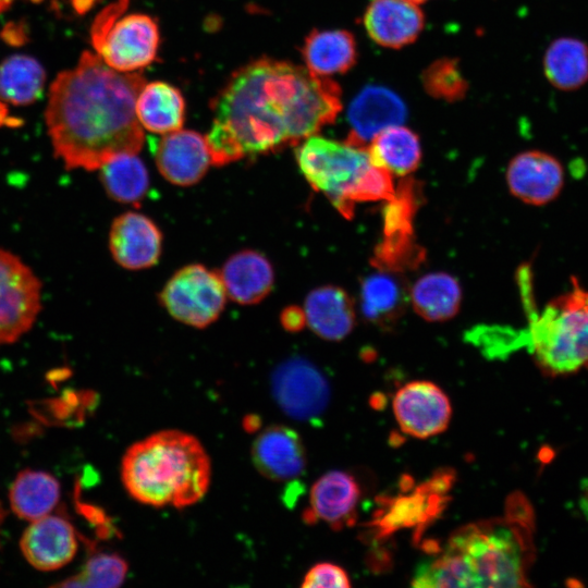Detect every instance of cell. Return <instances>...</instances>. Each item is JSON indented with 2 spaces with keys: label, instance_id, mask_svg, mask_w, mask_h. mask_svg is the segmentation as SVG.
<instances>
[{
  "label": "cell",
  "instance_id": "cell-1",
  "mask_svg": "<svg viewBox=\"0 0 588 588\" xmlns=\"http://www.w3.org/2000/svg\"><path fill=\"white\" fill-rule=\"evenodd\" d=\"M341 91L306 68L259 59L238 70L213 103L206 136L212 164L295 145L333 123Z\"/></svg>",
  "mask_w": 588,
  "mask_h": 588
},
{
  "label": "cell",
  "instance_id": "cell-2",
  "mask_svg": "<svg viewBox=\"0 0 588 588\" xmlns=\"http://www.w3.org/2000/svg\"><path fill=\"white\" fill-rule=\"evenodd\" d=\"M144 84L140 74L117 71L90 51L57 76L45 119L53 152L65 168L96 170L139 151L144 133L135 105Z\"/></svg>",
  "mask_w": 588,
  "mask_h": 588
},
{
  "label": "cell",
  "instance_id": "cell-3",
  "mask_svg": "<svg viewBox=\"0 0 588 588\" xmlns=\"http://www.w3.org/2000/svg\"><path fill=\"white\" fill-rule=\"evenodd\" d=\"M535 558L534 515L514 494L506 515L457 529L442 553L416 569L415 587H528Z\"/></svg>",
  "mask_w": 588,
  "mask_h": 588
},
{
  "label": "cell",
  "instance_id": "cell-4",
  "mask_svg": "<svg viewBox=\"0 0 588 588\" xmlns=\"http://www.w3.org/2000/svg\"><path fill=\"white\" fill-rule=\"evenodd\" d=\"M121 476L136 501L160 507H186L206 494L211 466L194 436L163 430L134 443L122 460Z\"/></svg>",
  "mask_w": 588,
  "mask_h": 588
},
{
  "label": "cell",
  "instance_id": "cell-5",
  "mask_svg": "<svg viewBox=\"0 0 588 588\" xmlns=\"http://www.w3.org/2000/svg\"><path fill=\"white\" fill-rule=\"evenodd\" d=\"M520 285L529 323L527 329L511 331V350L527 347L548 377L588 370V290L573 277L571 289L538 314L531 307L530 284Z\"/></svg>",
  "mask_w": 588,
  "mask_h": 588
},
{
  "label": "cell",
  "instance_id": "cell-6",
  "mask_svg": "<svg viewBox=\"0 0 588 588\" xmlns=\"http://www.w3.org/2000/svg\"><path fill=\"white\" fill-rule=\"evenodd\" d=\"M296 161L311 187L351 218L373 167L367 147L311 135L297 147Z\"/></svg>",
  "mask_w": 588,
  "mask_h": 588
},
{
  "label": "cell",
  "instance_id": "cell-7",
  "mask_svg": "<svg viewBox=\"0 0 588 588\" xmlns=\"http://www.w3.org/2000/svg\"><path fill=\"white\" fill-rule=\"evenodd\" d=\"M128 0H118L96 19L91 41L100 58L120 72H135L149 65L157 56L159 29L146 14L123 15Z\"/></svg>",
  "mask_w": 588,
  "mask_h": 588
},
{
  "label": "cell",
  "instance_id": "cell-8",
  "mask_svg": "<svg viewBox=\"0 0 588 588\" xmlns=\"http://www.w3.org/2000/svg\"><path fill=\"white\" fill-rule=\"evenodd\" d=\"M226 292L218 272L193 264L179 269L166 283L159 299L176 320L205 328L218 319Z\"/></svg>",
  "mask_w": 588,
  "mask_h": 588
},
{
  "label": "cell",
  "instance_id": "cell-9",
  "mask_svg": "<svg viewBox=\"0 0 588 588\" xmlns=\"http://www.w3.org/2000/svg\"><path fill=\"white\" fill-rule=\"evenodd\" d=\"M40 309V280L19 256L0 248V345L28 332Z\"/></svg>",
  "mask_w": 588,
  "mask_h": 588
},
{
  "label": "cell",
  "instance_id": "cell-10",
  "mask_svg": "<svg viewBox=\"0 0 588 588\" xmlns=\"http://www.w3.org/2000/svg\"><path fill=\"white\" fill-rule=\"evenodd\" d=\"M271 385L282 411L298 420L316 419L330 400L327 379L314 364L301 357L280 364L272 373Z\"/></svg>",
  "mask_w": 588,
  "mask_h": 588
},
{
  "label": "cell",
  "instance_id": "cell-11",
  "mask_svg": "<svg viewBox=\"0 0 588 588\" xmlns=\"http://www.w3.org/2000/svg\"><path fill=\"white\" fill-rule=\"evenodd\" d=\"M392 405L402 431L418 439L443 432L452 416L448 395L430 381L406 383L396 391Z\"/></svg>",
  "mask_w": 588,
  "mask_h": 588
},
{
  "label": "cell",
  "instance_id": "cell-12",
  "mask_svg": "<svg viewBox=\"0 0 588 588\" xmlns=\"http://www.w3.org/2000/svg\"><path fill=\"white\" fill-rule=\"evenodd\" d=\"M506 183L512 195L525 204L543 206L561 194L565 183L564 168L550 154L524 151L509 163Z\"/></svg>",
  "mask_w": 588,
  "mask_h": 588
},
{
  "label": "cell",
  "instance_id": "cell-13",
  "mask_svg": "<svg viewBox=\"0 0 588 588\" xmlns=\"http://www.w3.org/2000/svg\"><path fill=\"white\" fill-rule=\"evenodd\" d=\"M109 248L113 259L123 268H149L160 258L162 234L147 216L127 211L113 220L109 232Z\"/></svg>",
  "mask_w": 588,
  "mask_h": 588
},
{
  "label": "cell",
  "instance_id": "cell-14",
  "mask_svg": "<svg viewBox=\"0 0 588 588\" xmlns=\"http://www.w3.org/2000/svg\"><path fill=\"white\" fill-rule=\"evenodd\" d=\"M156 163L162 176L177 186L194 185L212 163L206 137L189 130L166 134L156 149Z\"/></svg>",
  "mask_w": 588,
  "mask_h": 588
},
{
  "label": "cell",
  "instance_id": "cell-15",
  "mask_svg": "<svg viewBox=\"0 0 588 588\" xmlns=\"http://www.w3.org/2000/svg\"><path fill=\"white\" fill-rule=\"evenodd\" d=\"M20 547L32 566L39 571H54L72 561L77 551V539L68 519L49 514L30 523Z\"/></svg>",
  "mask_w": 588,
  "mask_h": 588
},
{
  "label": "cell",
  "instance_id": "cell-16",
  "mask_svg": "<svg viewBox=\"0 0 588 588\" xmlns=\"http://www.w3.org/2000/svg\"><path fill=\"white\" fill-rule=\"evenodd\" d=\"M407 111L403 100L389 88L369 85L350 105L347 142L365 147L387 127L400 125Z\"/></svg>",
  "mask_w": 588,
  "mask_h": 588
},
{
  "label": "cell",
  "instance_id": "cell-17",
  "mask_svg": "<svg viewBox=\"0 0 588 588\" xmlns=\"http://www.w3.org/2000/svg\"><path fill=\"white\" fill-rule=\"evenodd\" d=\"M360 490L356 479L348 473L331 470L319 477L309 493V506L304 520H319L335 529L351 526L356 520V509Z\"/></svg>",
  "mask_w": 588,
  "mask_h": 588
},
{
  "label": "cell",
  "instance_id": "cell-18",
  "mask_svg": "<svg viewBox=\"0 0 588 588\" xmlns=\"http://www.w3.org/2000/svg\"><path fill=\"white\" fill-rule=\"evenodd\" d=\"M252 457L258 471L275 481L294 479L306 467L302 438L294 429L283 425L270 426L256 437Z\"/></svg>",
  "mask_w": 588,
  "mask_h": 588
},
{
  "label": "cell",
  "instance_id": "cell-19",
  "mask_svg": "<svg viewBox=\"0 0 588 588\" xmlns=\"http://www.w3.org/2000/svg\"><path fill=\"white\" fill-rule=\"evenodd\" d=\"M364 25L378 45L401 48L418 37L424 15L411 0H373L366 10Z\"/></svg>",
  "mask_w": 588,
  "mask_h": 588
},
{
  "label": "cell",
  "instance_id": "cell-20",
  "mask_svg": "<svg viewBox=\"0 0 588 588\" xmlns=\"http://www.w3.org/2000/svg\"><path fill=\"white\" fill-rule=\"evenodd\" d=\"M220 277L226 294L243 305L262 301L272 290L274 271L269 259L257 250L245 249L232 255Z\"/></svg>",
  "mask_w": 588,
  "mask_h": 588
},
{
  "label": "cell",
  "instance_id": "cell-21",
  "mask_svg": "<svg viewBox=\"0 0 588 588\" xmlns=\"http://www.w3.org/2000/svg\"><path fill=\"white\" fill-rule=\"evenodd\" d=\"M306 324L320 338L340 341L353 329L354 305L341 287L323 285L313 290L305 299Z\"/></svg>",
  "mask_w": 588,
  "mask_h": 588
},
{
  "label": "cell",
  "instance_id": "cell-22",
  "mask_svg": "<svg viewBox=\"0 0 588 588\" xmlns=\"http://www.w3.org/2000/svg\"><path fill=\"white\" fill-rule=\"evenodd\" d=\"M303 57L310 73L328 77L355 64L356 42L346 30H314L305 39Z\"/></svg>",
  "mask_w": 588,
  "mask_h": 588
},
{
  "label": "cell",
  "instance_id": "cell-23",
  "mask_svg": "<svg viewBox=\"0 0 588 588\" xmlns=\"http://www.w3.org/2000/svg\"><path fill=\"white\" fill-rule=\"evenodd\" d=\"M139 124L151 133L168 134L181 128L185 105L179 89L163 82L142 87L135 105Z\"/></svg>",
  "mask_w": 588,
  "mask_h": 588
},
{
  "label": "cell",
  "instance_id": "cell-24",
  "mask_svg": "<svg viewBox=\"0 0 588 588\" xmlns=\"http://www.w3.org/2000/svg\"><path fill=\"white\" fill-rule=\"evenodd\" d=\"M9 499L17 517L33 522L49 515L56 507L60 500V483L49 473L24 469L12 482Z\"/></svg>",
  "mask_w": 588,
  "mask_h": 588
},
{
  "label": "cell",
  "instance_id": "cell-25",
  "mask_svg": "<svg viewBox=\"0 0 588 588\" xmlns=\"http://www.w3.org/2000/svg\"><path fill=\"white\" fill-rule=\"evenodd\" d=\"M367 150L375 166L400 176L415 171L421 158L418 136L401 125L390 126L378 133Z\"/></svg>",
  "mask_w": 588,
  "mask_h": 588
},
{
  "label": "cell",
  "instance_id": "cell-26",
  "mask_svg": "<svg viewBox=\"0 0 588 588\" xmlns=\"http://www.w3.org/2000/svg\"><path fill=\"white\" fill-rule=\"evenodd\" d=\"M359 298L364 317L384 327L392 324L401 316L407 295L403 283L393 272L380 270L364 279Z\"/></svg>",
  "mask_w": 588,
  "mask_h": 588
},
{
  "label": "cell",
  "instance_id": "cell-27",
  "mask_svg": "<svg viewBox=\"0 0 588 588\" xmlns=\"http://www.w3.org/2000/svg\"><path fill=\"white\" fill-rule=\"evenodd\" d=\"M415 311L429 321L451 319L460 309L462 290L457 280L444 272L421 277L411 290Z\"/></svg>",
  "mask_w": 588,
  "mask_h": 588
},
{
  "label": "cell",
  "instance_id": "cell-28",
  "mask_svg": "<svg viewBox=\"0 0 588 588\" xmlns=\"http://www.w3.org/2000/svg\"><path fill=\"white\" fill-rule=\"evenodd\" d=\"M548 81L558 89L575 90L588 81V46L571 37L553 40L543 57Z\"/></svg>",
  "mask_w": 588,
  "mask_h": 588
},
{
  "label": "cell",
  "instance_id": "cell-29",
  "mask_svg": "<svg viewBox=\"0 0 588 588\" xmlns=\"http://www.w3.org/2000/svg\"><path fill=\"white\" fill-rule=\"evenodd\" d=\"M100 179L107 194L123 204H138L147 194L149 175L136 154L117 156L106 162Z\"/></svg>",
  "mask_w": 588,
  "mask_h": 588
},
{
  "label": "cell",
  "instance_id": "cell-30",
  "mask_svg": "<svg viewBox=\"0 0 588 588\" xmlns=\"http://www.w3.org/2000/svg\"><path fill=\"white\" fill-rule=\"evenodd\" d=\"M46 74L28 56L16 54L0 64V98L13 105H29L42 93Z\"/></svg>",
  "mask_w": 588,
  "mask_h": 588
},
{
  "label": "cell",
  "instance_id": "cell-31",
  "mask_svg": "<svg viewBox=\"0 0 588 588\" xmlns=\"http://www.w3.org/2000/svg\"><path fill=\"white\" fill-rule=\"evenodd\" d=\"M127 563L115 553H97L88 559L82 572L59 583L57 587L115 588L122 585Z\"/></svg>",
  "mask_w": 588,
  "mask_h": 588
},
{
  "label": "cell",
  "instance_id": "cell-32",
  "mask_svg": "<svg viewBox=\"0 0 588 588\" xmlns=\"http://www.w3.org/2000/svg\"><path fill=\"white\" fill-rule=\"evenodd\" d=\"M425 254L414 235L383 236L375 248L372 264L379 270L399 273L417 268Z\"/></svg>",
  "mask_w": 588,
  "mask_h": 588
},
{
  "label": "cell",
  "instance_id": "cell-33",
  "mask_svg": "<svg viewBox=\"0 0 588 588\" xmlns=\"http://www.w3.org/2000/svg\"><path fill=\"white\" fill-rule=\"evenodd\" d=\"M426 90L436 98L449 101L461 99L467 89L455 61L441 59L431 64L422 75Z\"/></svg>",
  "mask_w": 588,
  "mask_h": 588
},
{
  "label": "cell",
  "instance_id": "cell-34",
  "mask_svg": "<svg viewBox=\"0 0 588 588\" xmlns=\"http://www.w3.org/2000/svg\"><path fill=\"white\" fill-rule=\"evenodd\" d=\"M302 587L304 588H347L351 580L339 565L328 562L315 564L304 576Z\"/></svg>",
  "mask_w": 588,
  "mask_h": 588
},
{
  "label": "cell",
  "instance_id": "cell-35",
  "mask_svg": "<svg viewBox=\"0 0 588 588\" xmlns=\"http://www.w3.org/2000/svg\"><path fill=\"white\" fill-rule=\"evenodd\" d=\"M281 323L290 332H297L306 324L304 310L296 306L285 308L281 314Z\"/></svg>",
  "mask_w": 588,
  "mask_h": 588
},
{
  "label": "cell",
  "instance_id": "cell-36",
  "mask_svg": "<svg viewBox=\"0 0 588 588\" xmlns=\"http://www.w3.org/2000/svg\"><path fill=\"white\" fill-rule=\"evenodd\" d=\"M8 120V110L7 107L0 102V125H2Z\"/></svg>",
  "mask_w": 588,
  "mask_h": 588
},
{
  "label": "cell",
  "instance_id": "cell-37",
  "mask_svg": "<svg viewBox=\"0 0 588 588\" xmlns=\"http://www.w3.org/2000/svg\"><path fill=\"white\" fill-rule=\"evenodd\" d=\"M13 1L14 0H0V13L5 11L13 3Z\"/></svg>",
  "mask_w": 588,
  "mask_h": 588
},
{
  "label": "cell",
  "instance_id": "cell-38",
  "mask_svg": "<svg viewBox=\"0 0 588 588\" xmlns=\"http://www.w3.org/2000/svg\"><path fill=\"white\" fill-rule=\"evenodd\" d=\"M584 492V510L588 511V485H586Z\"/></svg>",
  "mask_w": 588,
  "mask_h": 588
},
{
  "label": "cell",
  "instance_id": "cell-39",
  "mask_svg": "<svg viewBox=\"0 0 588 588\" xmlns=\"http://www.w3.org/2000/svg\"><path fill=\"white\" fill-rule=\"evenodd\" d=\"M84 1V9L88 8L94 0H83Z\"/></svg>",
  "mask_w": 588,
  "mask_h": 588
},
{
  "label": "cell",
  "instance_id": "cell-40",
  "mask_svg": "<svg viewBox=\"0 0 588 588\" xmlns=\"http://www.w3.org/2000/svg\"><path fill=\"white\" fill-rule=\"evenodd\" d=\"M411 1L416 2V3H419V2H424V1H426V0H411Z\"/></svg>",
  "mask_w": 588,
  "mask_h": 588
}]
</instances>
